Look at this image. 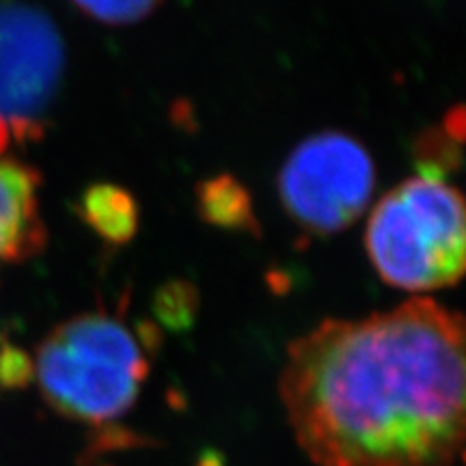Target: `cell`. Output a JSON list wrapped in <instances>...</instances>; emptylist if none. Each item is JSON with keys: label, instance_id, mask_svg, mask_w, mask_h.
<instances>
[{"label": "cell", "instance_id": "obj_1", "mask_svg": "<svg viewBox=\"0 0 466 466\" xmlns=\"http://www.w3.org/2000/svg\"><path fill=\"white\" fill-rule=\"evenodd\" d=\"M464 363L462 318L412 296L299 337L279 393L318 466H453L464 447Z\"/></svg>", "mask_w": 466, "mask_h": 466}, {"label": "cell", "instance_id": "obj_2", "mask_svg": "<svg viewBox=\"0 0 466 466\" xmlns=\"http://www.w3.org/2000/svg\"><path fill=\"white\" fill-rule=\"evenodd\" d=\"M149 374L145 348L121 318L80 313L39 343L33 380L58 415L106 425L134 406Z\"/></svg>", "mask_w": 466, "mask_h": 466}, {"label": "cell", "instance_id": "obj_7", "mask_svg": "<svg viewBox=\"0 0 466 466\" xmlns=\"http://www.w3.org/2000/svg\"><path fill=\"white\" fill-rule=\"evenodd\" d=\"M85 223L104 242H130L138 229V206L130 192L113 184L91 186L80 201Z\"/></svg>", "mask_w": 466, "mask_h": 466}, {"label": "cell", "instance_id": "obj_6", "mask_svg": "<svg viewBox=\"0 0 466 466\" xmlns=\"http://www.w3.org/2000/svg\"><path fill=\"white\" fill-rule=\"evenodd\" d=\"M44 244L37 171L0 158V266L31 259Z\"/></svg>", "mask_w": 466, "mask_h": 466}, {"label": "cell", "instance_id": "obj_10", "mask_svg": "<svg viewBox=\"0 0 466 466\" xmlns=\"http://www.w3.org/2000/svg\"><path fill=\"white\" fill-rule=\"evenodd\" d=\"M33 380V360L20 350L7 348L0 354V384L9 389L26 387Z\"/></svg>", "mask_w": 466, "mask_h": 466}, {"label": "cell", "instance_id": "obj_4", "mask_svg": "<svg viewBox=\"0 0 466 466\" xmlns=\"http://www.w3.org/2000/svg\"><path fill=\"white\" fill-rule=\"evenodd\" d=\"M277 186L283 209L296 225L316 236H333L370 208L376 165L357 138L326 130L291 149Z\"/></svg>", "mask_w": 466, "mask_h": 466}, {"label": "cell", "instance_id": "obj_8", "mask_svg": "<svg viewBox=\"0 0 466 466\" xmlns=\"http://www.w3.org/2000/svg\"><path fill=\"white\" fill-rule=\"evenodd\" d=\"M199 209L209 225L225 229H247L255 225L247 190L229 175H220L201 186Z\"/></svg>", "mask_w": 466, "mask_h": 466}, {"label": "cell", "instance_id": "obj_5", "mask_svg": "<svg viewBox=\"0 0 466 466\" xmlns=\"http://www.w3.org/2000/svg\"><path fill=\"white\" fill-rule=\"evenodd\" d=\"M63 74V44L44 14L0 0V116L33 132Z\"/></svg>", "mask_w": 466, "mask_h": 466}, {"label": "cell", "instance_id": "obj_9", "mask_svg": "<svg viewBox=\"0 0 466 466\" xmlns=\"http://www.w3.org/2000/svg\"><path fill=\"white\" fill-rule=\"evenodd\" d=\"M91 20L108 26H127L145 20L162 0H72Z\"/></svg>", "mask_w": 466, "mask_h": 466}, {"label": "cell", "instance_id": "obj_11", "mask_svg": "<svg viewBox=\"0 0 466 466\" xmlns=\"http://www.w3.org/2000/svg\"><path fill=\"white\" fill-rule=\"evenodd\" d=\"M9 124L7 121L3 119V116H0V151L5 149V145H7V138H9Z\"/></svg>", "mask_w": 466, "mask_h": 466}, {"label": "cell", "instance_id": "obj_3", "mask_svg": "<svg viewBox=\"0 0 466 466\" xmlns=\"http://www.w3.org/2000/svg\"><path fill=\"white\" fill-rule=\"evenodd\" d=\"M365 250L378 277L395 289L432 294L456 285L466 259L460 190L439 175L404 179L370 212Z\"/></svg>", "mask_w": 466, "mask_h": 466}]
</instances>
